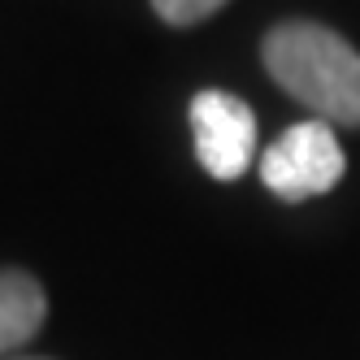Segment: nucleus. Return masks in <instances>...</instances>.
Segmentation results:
<instances>
[{
    "label": "nucleus",
    "mask_w": 360,
    "mask_h": 360,
    "mask_svg": "<svg viewBox=\"0 0 360 360\" xmlns=\"http://www.w3.org/2000/svg\"><path fill=\"white\" fill-rule=\"evenodd\" d=\"M265 70L330 126H360V53L321 22H282L265 35Z\"/></svg>",
    "instance_id": "obj_1"
},
{
    "label": "nucleus",
    "mask_w": 360,
    "mask_h": 360,
    "mask_svg": "<svg viewBox=\"0 0 360 360\" xmlns=\"http://www.w3.org/2000/svg\"><path fill=\"white\" fill-rule=\"evenodd\" d=\"M347 169L343 143L330 122H295L261 152V183L282 200H313L339 187Z\"/></svg>",
    "instance_id": "obj_2"
},
{
    "label": "nucleus",
    "mask_w": 360,
    "mask_h": 360,
    "mask_svg": "<svg viewBox=\"0 0 360 360\" xmlns=\"http://www.w3.org/2000/svg\"><path fill=\"white\" fill-rule=\"evenodd\" d=\"M191 135H195V157L221 183H235L248 174L256 157V117L239 96L230 91H200L191 100Z\"/></svg>",
    "instance_id": "obj_3"
},
{
    "label": "nucleus",
    "mask_w": 360,
    "mask_h": 360,
    "mask_svg": "<svg viewBox=\"0 0 360 360\" xmlns=\"http://www.w3.org/2000/svg\"><path fill=\"white\" fill-rule=\"evenodd\" d=\"M48 317L44 287L22 269H0V356L35 339Z\"/></svg>",
    "instance_id": "obj_4"
},
{
    "label": "nucleus",
    "mask_w": 360,
    "mask_h": 360,
    "mask_svg": "<svg viewBox=\"0 0 360 360\" xmlns=\"http://www.w3.org/2000/svg\"><path fill=\"white\" fill-rule=\"evenodd\" d=\"M226 0H152L157 18H165L169 27H191V22H204L209 13H217Z\"/></svg>",
    "instance_id": "obj_5"
},
{
    "label": "nucleus",
    "mask_w": 360,
    "mask_h": 360,
    "mask_svg": "<svg viewBox=\"0 0 360 360\" xmlns=\"http://www.w3.org/2000/svg\"><path fill=\"white\" fill-rule=\"evenodd\" d=\"M22 360H27V356H22Z\"/></svg>",
    "instance_id": "obj_6"
}]
</instances>
